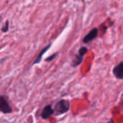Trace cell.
Returning a JSON list of instances; mask_svg holds the SVG:
<instances>
[{"mask_svg": "<svg viewBox=\"0 0 123 123\" xmlns=\"http://www.w3.org/2000/svg\"><path fill=\"white\" fill-rule=\"evenodd\" d=\"M98 34H99L98 29L97 28H93L83 38V43H89L93 41L95 38H97V37L98 36Z\"/></svg>", "mask_w": 123, "mask_h": 123, "instance_id": "5", "label": "cell"}, {"mask_svg": "<svg viewBox=\"0 0 123 123\" xmlns=\"http://www.w3.org/2000/svg\"><path fill=\"white\" fill-rule=\"evenodd\" d=\"M70 107L71 104L68 99H61L58 102H57L54 106L55 115L56 116H60L63 114H66L69 111Z\"/></svg>", "mask_w": 123, "mask_h": 123, "instance_id": "1", "label": "cell"}, {"mask_svg": "<svg viewBox=\"0 0 123 123\" xmlns=\"http://www.w3.org/2000/svg\"><path fill=\"white\" fill-rule=\"evenodd\" d=\"M54 114H55V111H54V109L52 107V105H48L45 106L44 108L43 109V110L40 113V117L43 120H48V119H49L50 117H51Z\"/></svg>", "mask_w": 123, "mask_h": 123, "instance_id": "4", "label": "cell"}, {"mask_svg": "<svg viewBox=\"0 0 123 123\" xmlns=\"http://www.w3.org/2000/svg\"><path fill=\"white\" fill-rule=\"evenodd\" d=\"M13 110L10 106L6 97L4 95H0V112L4 115H9L11 114Z\"/></svg>", "mask_w": 123, "mask_h": 123, "instance_id": "3", "label": "cell"}, {"mask_svg": "<svg viewBox=\"0 0 123 123\" xmlns=\"http://www.w3.org/2000/svg\"><path fill=\"white\" fill-rule=\"evenodd\" d=\"M50 46H51V43H50L49 45H46L43 49H42V50H40V53H39V54L37 55V58H35V61H33V63H32V66H34V65L38 64V63H40L41 62V61H42V58H43V55L45 53V52H46L47 50H48L50 49Z\"/></svg>", "mask_w": 123, "mask_h": 123, "instance_id": "7", "label": "cell"}, {"mask_svg": "<svg viewBox=\"0 0 123 123\" xmlns=\"http://www.w3.org/2000/svg\"><path fill=\"white\" fill-rule=\"evenodd\" d=\"M8 30H9V20H6L4 23V25L1 28V31L2 32L6 33L8 32Z\"/></svg>", "mask_w": 123, "mask_h": 123, "instance_id": "9", "label": "cell"}, {"mask_svg": "<svg viewBox=\"0 0 123 123\" xmlns=\"http://www.w3.org/2000/svg\"><path fill=\"white\" fill-rule=\"evenodd\" d=\"M87 52H88V48L86 47L80 48L78 51V53L76 54L72 59L71 66L74 68H76V67L79 66V65H81V63L83 62L84 56L87 53Z\"/></svg>", "mask_w": 123, "mask_h": 123, "instance_id": "2", "label": "cell"}, {"mask_svg": "<svg viewBox=\"0 0 123 123\" xmlns=\"http://www.w3.org/2000/svg\"><path fill=\"white\" fill-rule=\"evenodd\" d=\"M113 75L118 79H123V61L115 66L112 69Z\"/></svg>", "mask_w": 123, "mask_h": 123, "instance_id": "6", "label": "cell"}, {"mask_svg": "<svg viewBox=\"0 0 123 123\" xmlns=\"http://www.w3.org/2000/svg\"><path fill=\"white\" fill-rule=\"evenodd\" d=\"M107 123H114V120H113L112 119H111L109 122H107Z\"/></svg>", "mask_w": 123, "mask_h": 123, "instance_id": "10", "label": "cell"}, {"mask_svg": "<svg viewBox=\"0 0 123 123\" xmlns=\"http://www.w3.org/2000/svg\"><path fill=\"white\" fill-rule=\"evenodd\" d=\"M58 55V52H56V53H53L51 55H50V56H48V58H46L45 59V62H50V61H52L53 60H54L55 58H56V56Z\"/></svg>", "mask_w": 123, "mask_h": 123, "instance_id": "8", "label": "cell"}]
</instances>
